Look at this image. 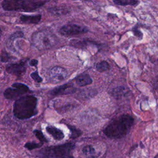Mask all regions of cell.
<instances>
[{
  "label": "cell",
  "mask_w": 158,
  "mask_h": 158,
  "mask_svg": "<svg viewBox=\"0 0 158 158\" xmlns=\"http://www.w3.org/2000/svg\"><path fill=\"white\" fill-rule=\"evenodd\" d=\"M134 123L133 118L128 114L120 116L111 121L103 132L109 138L118 139L127 135Z\"/></svg>",
  "instance_id": "6da1fadb"
},
{
  "label": "cell",
  "mask_w": 158,
  "mask_h": 158,
  "mask_svg": "<svg viewBox=\"0 0 158 158\" xmlns=\"http://www.w3.org/2000/svg\"><path fill=\"white\" fill-rule=\"evenodd\" d=\"M37 98L31 95L21 96L14 102L13 113L14 116L21 120L30 118L37 113Z\"/></svg>",
  "instance_id": "7a4b0ae2"
},
{
  "label": "cell",
  "mask_w": 158,
  "mask_h": 158,
  "mask_svg": "<svg viewBox=\"0 0 158 158\" xmlns=\"http://www.w3.org/2000/svg\"><path fill=\"white\" fill-rule=\"evenodd\" d=\"M49 0H3L2 7L8 11L33 12L43 6Z\"/></svg>",
  "instance_id": "3957f363"
},
{
  "label": "cell",
  "mask_w": 158,
  "mask_h": 158,
  "mask_svg": "<svg viewBox=\"0 0 158 158\" xmlns=\"http://www.w3.org/2000/svg\"><path fill=\"white\" fill-rule=\"evenodd\" d=\"M57 40V37L48 30L36 31L31 36L32 45L39 49H50L56 44Z\"/></svg>",
  "instance_id": "277c9868"
},
{
  "label": "cell",
  "mask_w": 158,
  "mask_h": 158,
  "mask_svg": "<svg viewBox=\"0 0 158 158\" xmlns=\"http://www.w3.org/2000/svg\"><path fill=\"white\" fill-rule=\"evenodd\" d=\"M74 144L71 143L50 146L42 149L38 154L39 158H72L71 151Z\"/></svg>",
  "instance_id": "5b68a950"
},
{
  "label": "cell",
  "mask_w": 158,
  "mask_h": 158,
  "mask_svg": "<svg viewBox=\"0 0 158 158\" xmlns=\"http://www.w3.org/2000/svg\"><path fill=\"white\" fill-rule=\"evenodd\" d=\"M88 31L87 27L74 23H68L63 25L59 30L60 35L65 36H72L85 33Z\"/></svg>",
  "instance_id": "8992f818"
},
{
  "label": "cell",
  "mask_w": 158,
  "mask_h": 158,
  "mask_svg": "<svg viewBox=\"0 0 158 158\" xmlns=\"http://www.w3.org/2000/svg\"><path fill=\"white\" fill-rule=\"evenodd\" d=\"M6 70L7 73L20 77L23 75L26 72V67L24 62H20L19 63L10 64L6 65Z\"/></svg>",
  "instance_id": "52a82bcc"
},
{
  "label": "cell",
  "mask_w": 158,
  "mask_h": 158,
  "mask_svg": "<svg viewBox=\"0 0 158 158\" xmlns=\"http://www.w3.org/2000/svg\"><path fill=\"white\" fill-rule=\"evenodd\" d=\"M50 78L56 81H61L65 80L67 77V70L61 67L55 66L49 70Z\"/></svg>",
  "instance_id": "ba28073f"
},
{
  "label": "cell",
  "mask_w": 158,
  "mask_h": 158,
  "mask_svg": "<svg viewBox=\"0 0 158 158\" xmlns=\"http://www.w3.org/2000/svg\"><path fill=\"white\" fill-rule=\"evenodd\" d=\"M73 90H74V88H73V84L67 83L54 88V89L51 91V93L53 96L66 94H70L73 93Z\"/></svg>",
  "instance_id": "9c48e42d"
},
{
  "label": "cell",
  "mask_w": 158,
  "mask_h": 158,
  "mask_svg": "<svg viewBox=\"0 0 158 158\" xmlns=\"http://www.w3.org/2000/svg\"><path fill=\"white\" fill-rule=\"evenodd\" d=\"M25 93L20 90L18 88L12 87L7 88L4 92V96L6 99H14L19 97H21Z\"/></svg>",
  "instance_id": "30bf717a"
},
{
  "label": "cell",
  "mask_w": 158,
  "mask_h": 158,
  "mask_svg": "<svg viewBox=\"0 0 158 158\" xmlns=\"http://www.w3.org/2000/svg\"><path fill=\"white\" fill-rule=\"evenodd\" d=\"M46 131L51 135L53 138L57 141H60L64 139V134L63 131L53 126H48L46 128Z\"/></svg>",
  "instance_id": "8fae6325"
},
{
  "label": "cell",
  "mask_w": 158,
  "mask_h": 158,
  "mask_svg": "<svg viewBox=\"0 0 158 158\" xmlns=\"http://www.w3.org/2000/svg\"><path fill=\"white\" fill-rule=\"evenodd\" d=\"M41 19V15L38 14L35 15H22L20 17V20L22 22L27 24H37Z\"/></svg>",
  "instance_id": "7c38bea8"
},
{
  "label": "cell",
  "mask_w": 158,
  "mask_h": 158,
  "mask_svg": "<svg viewBox=\"0 0 158 158\" xmlns=\"http://www.w3.org/2000/svg\"><path fill=\"white\" fill-rule=\"evenodd\" d=\"M75 81L77 85L80 86H85L92 83L93 80L88 74H81L77 77Z\"/></svg>",
  "instance_id": "4fadbf2b"
},
{
  "label": "cell",
  "mask_w": 158,
  "mask_h": 158,
  "mask_svg": "<svg viewBox=\"0 0 158 158\" xmlns=\"http://www.w3.org/2000/svg\"><path fill=\"white\" fill-rule=\"evenodd\" d=\"M113 2L116 5L118 6H136L139 3V0H113Z\"/></svg>",
  "instance_id": "5bb4252c"
},
{
  "label": "cell",
  "mask_w": 158,
  "mask_h": 158,
  "mask_svg": "<svg viewBox=\"0 0 158 158\" xmlns=\"http://www.w3.org/2000/svg\"><path fill=\"white\" fill-rule=\"evenodd\" d=\"M49 11L54 15H62L67 14L69 12V10L63 7H51L49 9Z\"/></svg>",
  "instance_id": "9a60e30c"
},
{
  "label": "cell",
  "mask_w": 158,
  "mask_h": 158,
  "mask_svg": "<svg viewBox=\"0 0 158 158\" xmlns=\"http://www.w3.org/2000/svg\"><path fill=\"white\" fill-rule=\"evenodd\" d=\"M82 152L86 156L89 157H93L96 154L95 149L91 145H87L83 147Z\"/></svg>",
  "instance_id": "2e32d148"
},
{
  "label": "cell",
  "mask_w": 158,
  "mask_h": 158,
  "mask_svg": "<svg viewBox=\"0 0 158 158\" xmlns=\"http://www.w3.org/2000/svg\"><path fill=\"white\" fill-rule=\"evenodd\" d=\"M109 68H110V65L109 63L105 60L99 62L97 63L96 65V69L99 72H103L106 70H108Z\"/></svg>",
  "instance_id": "e0dca14e"
},
{
  "label": "cell",
  "mask_w": 158,
  "mask_h": 158,
  "mask_svg": "<svg viewBox=\"0 0 158 158\" xmlns=\"http://www.w3.org/2000/svg\"><path fill=\"white\" fill-rule=\"evenodd\" d=\"M69 128L71 132V138H76L79 137L81 134L82 132L81 130L77 129V128L74 127L73 126H71V125H68Z\"/></svg>",
  "instance_id": "ac0fdd59"
},
{
  "label": "cell",
  "mask_w": 158,
  "mask_h": 158,
  "mask_svg": "<svg viewBox=\"0 0 158 158\" xmlns=\"http://www.w3.org/2000/svg\"><path fill=\"white\" fill-rule=\"evenodd\" d=\"M12 87H14V88H18L20 90L25 92V93L30 91V89L28 87V86H27L25 84L20 83H13L12 85Z\"/></svg>",
  "instance_id": "d6986e66"
},
{
  "label": "cell",
  "mask_w": 158,
  "mask_h": 158,
  "mask_svg": "<svg viewBox=\"0 0 158 158\" xmlns=\"http://www.w3.org/2000/svg\"><path fill=\"white\" fill-rule=\"evenodd\" d=\"M33 133L41 143H46V142H48L47 139L44 137L43 133L40 130H35L33 131Z\"/></svg>",
  "instance_id": "ffe728a7"
},
{
  "label": "cell",
  "mask_w": 158,
  "mask_h": 158,
  "mask_svg": "<svg viewBox=\"0 0 158 158\" xmlns=\"http://www.w3.org/2000/svg\"><path fill=\"white\" fill-rule=\"evenodd\" d=\"M43 143H34V142H30V143H27L24 147L27 149H28V150H32L36 148H40L42 145H43Z\"/></svg>",
  "instance_id": "44dd1931"
},
{
  "label": "cell",
  "mask_w": 158,
  "mask_h": 158,
  "mask_svg": "<svg viewBox=\"0 0 158 158\" xmlns=\"http://www.w3.org/2000/svg\"><path fill=\"white\" fill-rule=\"evenodd\" d=\"M11 59V56H9V54L6 52V51H2L0 54V60L2 62H6L10 60Z\"/></svg>",
  "instance_id": "7402d4cb"
},
{
  "label": "cell",
  "mask_w": 158,
  "mask_h": 158,
  "mask_svg": "<svg viewBox=\"0 0 158 158\" xmlns=\"http://www.w3.org/2000/svg\"><path fill=\"white\" fill-rule=\"evenodd\" d=\"M30 77L31 78L35 80V81L36 82H38V83H40L41 81H42V78L38 74V72L37 71H35L33 73H31L30 74Z\"/></svg>",
  "instance_id": "603a6c76"
},
{
  "label": "cell",
  "mask_w": 158,
  "mask_h": 158,
  "mask_svg": "<svg viewBox=\"0 0 158 158\" xmlns=\"http://www.w3.org/2000/svg\"><path fill=\"white\" fill-rule=\"evenodd\" d=\"M23 37V33L22 31H16L14 33L12 34V35L10 36L9 40H14L16 38H22Z\"/></svg>",
  "instance_id": "cb8c5ba5"
},
{
  "label": "cell",
  "mask_w": 158,
  "mask_h": 158,
  "mask_svg": "<svg viewBox=\"0 0 158 158\" xmlns=\"http://www.w3.org/2000/svg\"><path fill=\"white\" fill-rule=\"evenodd\" d=\"M133 32L134 33V35L135 36H136L138 39H139L140 40H142L143 38V35L142 33V32L138 29V28H133Z\"/></svg>",
  "instance_id": "d4e9b609"
},
{
  "label": "cell",
  "mask_w": 158,
  "mask_h": 158,
  "mask_svg": "<svg viewBox=\"0 0 158 158\" xmlns=\"http://www.w3.org/2000/svg\"><path fill=\"white\" fill-rule=\"evenodd\" d=\"M38 63V61L36 60V59H31L30 62H29V64L31 66H34V67H36Z\"/></svg>",
  "instance_id": "484cf974"
},
{
  "label": "cell",
  "mask_w": 158,
  "mask_h": 158,
  "mask_svg": "<svg viewBox=\"0 0 158 158\" xmlns=\"http://www.w3.org/2000/svg\"><path fill=\"white\" fill-rule=\"evenodd\" d=\"M1 33H2V31H1V28H0V37H1Z\"/></svg>",
  "instance_id": "4316f807"
},
{
  "label": "cell",
  "mask_w": 158,
  "mask_h": 158,
  "mask_svg": "<svg viewBox=\"0 0 158 158\" xmlns=\"http://www.w3.org/2000/svg\"><path fill=\"white\" fill-rule=\"evenodd\" d=\"M84 1H90V0H84Z\"/></svg>",
  "instance_id": "83f0119b"
}]
</instances>
